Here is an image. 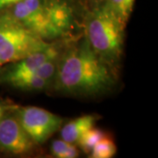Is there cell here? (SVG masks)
Here are the masks:
<instances>
[{
    "label": "cell",
    "instance_id": "2",
    "mask_svg": "<svg viewBox=\"0 0 158 158\" xmlns=\"http://www.w3.org/2000/svg\"><path fill=\"white\" fill-rule=\"evenodd\" d=\"M127 25L102 3L95 4L85 19V37L98 56L118 70Z\"/></svg>",
    "mask_w": 158,
    "mask_h": 158
},
{
    "label": "cell",
    "instance_id": "1",
    "mask_svg": "<svg viewBox=\"0 0 158 158\" xmlns=\"http://www.w3.org/2000/svg\"><path fill=\"white\" fill-rule=\"evenodd\" d=\"M118 77V69L98 56L84 36L66 44L52 85L67 95L98 96L113 90Z\"/></svg>",
    "mask_w": 158,
    "mask_h": 158
},
{
    "label": "cell",
    "instance_id": "16",
    "mask_svg": "<svg viewBox=\"0 0 158 158\" xmlns=\"http://www.w3.org/2000/svg\"><path fill=\"white\" fill-rule=\"evenodd\" d=\"M3 66H4V64H3L2 62H0V71H1V69H2V67H3Z\"/></svg>",
    "mask_w": 158,
    "mask_h": 158
},
{
    "label": "cell",
    "instance_id": "11",
    "mask_svg": "<svg viewBox=\"0 0 158 158\" xmlns=\"http://www.w3.org/2000/svg\"><path fill=\"white\" fill-rule=\"evenodd\" d=\"M106 134L98 127H91L89 130H87L83 135L79 138V140L77 142L79 148L86 154H90L92 150L93 147L96 145L98 141L101 140Z\"/></svg>",
    "mask_w": 158,
    "mask_h": 158
},
{
    "label": "cell",
    "instance_id": "3",
    "mask_svg": "<svg viewBox=\"0 0 158 158\" xmlns=\"http://www.w3.org/2000/svg\"><path fill=\"white\" fill-rule=\"evenodd\" d=\"M52 42V41H51ZM6 11H0V62H17L50 45Z\"/></svg>",
    "mask_w": 158,
    "mask_h": 158
},
{
    "label": "cell",
    "instance_id": "5",
    "mask_svg": "<svg viewBox=\"0 0 158 158\" xmlns=\"http://www.w3.org/2000/svg\"><path fill=\"white\" fill-rule=\"evenodd\" d=\"M15 113L20 124L36 145L43 144L61 129L63 118L43 108L16 106Z\"/></svg>",
    "mask_w": 158,
    "mask_h": 158
},
{
    "label": "cell",
    "instance_id": "14",
    "mask_svg": "<svg viewBox=\"0 0 158 158\" xmlns=\"http://www.w3.org/2000/svg\"><path fill=\"white\" fill-rule=\"evenodd\" d=\"M14 106L9 104L7 101H4L2 99H0V119L2 118V117L4 116V114L10 110L11 107H13Z\"/></svg>",
    "mask_w": 158,
    "mask_h": 158
},
{
    "label": "cell",
    "instance_id": "17",
    "mask_svg": "<svg viewBox=\"0 0 158 158\" xmlns=\"http://www.w3.org/2000/svg\"><path fill=\"white\" fill-rule=\"evenodd\" d=\"M95 1V4H98V3H99V2H101L102 0H94Z\"/></svg>",
    "mask_w": 158,
    "mask_h": 158
},
{
    "label": "cell",
    "instance_id": "9",
    "mask_svg": "<svg viewBox=\"0 0 158 158\" xmlns=\"http://www.w3.org/2000/svg\"><path fill=\"white\" fill-rule=\"evenodd\" d=\"M3 85H10L22 90H43L50 86V84L34 73L17 76L6 80Z\"/></svg>",
    "mask_w": 158,
    "mask_h": 158
},
{
    "label": "cell",
    "instance_id": "8",
    "mask_svg": "<svg viewBox=\"0 0 158 158\" xmlns=\"http://www.w3.org/2000/svg\"><path fill=\"white\" fill-rule=\"evenodd\" d=\"M98 119V115L85 114L69 121L67 124L62 126L60 129L62 139L69 143L77 144L79 138L87 130L93 127Z\"/></svg>",
    "mask_w": 158,
    "mask_h": 158
},
{
    "label": "cell",
    "instance_id": "15",
    "mask_svg": "<svg viewBox=\"0 0 158 158\" xmlns=\"http://www.w3.org/2000/svg\"><path fill=\"white\" fill-rule=\"evenodd\" d=\"M21 0H0V11L5 10Z\"/></svg>",
    "mask_w": 158,
    "mask_h": 158
},
{
    "label": "cell",
    "instance_id": "7",
    "mask_svg": "<svg viewBox=\"0 0 158 158\" xmlns=\"http://www.w3.org/2000/svg\"><path fill=\"white\" fill-rule=\"evenodd\" d=\"M62 40L52 41L50 45L41 50L34 52L17 62L5 64L0 71V84L3 85L6 80L17 76L34 73L45 62L58 58L67 44L63 43L62 45Z\"/></svg>",
    "mask_w": 158,
    "mask_h": 158
},
{
    "label": "cell",
    "instance_id": "10",
    "mask_svg": "<svg viewBox=\"0 0 158 158\" xmlns=\"http://www.w3.org/2000/svg\"><path fill=\"white\" fill-rule=\"evenodd\" d=\"M135 2V0H102L99 3L106 6L122 22L127 25L134 9Z\"/></svg>",
    "mask_w": 158,
    "mask_h": 158
},
{
    "label": "cell",
    "instance_id": "12",
    "mask_svg": "<svg viewBox=\"0 0 158 158\" xmlns=\"http://www.w3.org/2000/svg\"><path fill=\"white\" fill-rule=\"evenodd\" d=\"M117 153V146L113 139L106 135L93 147L90 151V157L91 158H111Z\"/></svg>",
    "mask_w": 158,
    "mask_h": 158
},
{
    "label": "cell",
    "instance_id": "4",
    "mask_svg": "<svg viewBox=\"0 0 158 158\" xmlns=\"http://www.w3.org/2000/svg\"><path fill=\"white\" fill-rule=\"evenodd\" d=\"M5 10L46 41L62 40L51 21L46 0H21Z\"/></svg>",
    "mask_w": 158,
    "mask_h": 158
},
{
    "label": "cell",
    "instance_id": "13",
    "mask_svg": "<svg viewBox=\"0 0 158 158\" xmlns=\"http://www.w3.org/2000/svg\"><path fill=\"white\" fill-rule=\"evenodd\" d=\"M51 153L57 158H75L79 156L78 148L76 144L67 142L64 140H56L52 142Z\"/></svg>",
    "mask_w": 158,
    "mask_h": 158
},
{
    "label": "cell",
    "instance_id": "6",
    "mask_svg": "<svg viewBox=\"0 0 158 158\" xmlns=\"http://www.w3.org/2000/svg\"><path fill=\"white\" fill-rule=\"evenodd\" d=\"M15 107L8 110L0 119V150L11 155H27L36 144L20 124Z\"/></svg>",
    "mask_w": 158,
    "mask_h": 158
}]
</instances>
